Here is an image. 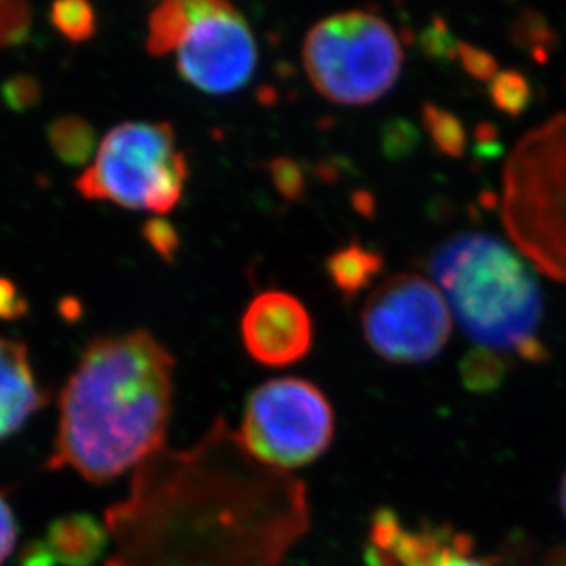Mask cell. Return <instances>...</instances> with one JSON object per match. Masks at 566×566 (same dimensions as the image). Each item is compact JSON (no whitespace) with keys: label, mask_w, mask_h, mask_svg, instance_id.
<instances>
[{"label":"cell","mask_w":566,"mask_h":566,"mask_svg":"<svg viewBox=\"0 0 566 566\" xmlns=\"http://www.w3.org/2000/svg\"><path fill=\"white\" fill-rule=\"evenodd\" d=\"M105 566H279L311 528L305 482L248 453L217 418L197 442L164 448L107 507Z\"/></svg>","instance_id":"6da1fadb"},{"label":"cell","mask_w":566,"mask_h":566,"mask_svg":"<svg viewBox=\"0 0 566 566\" xmlns=\"http://www.w3.org/2000/svg\"><path fill=\"white\" fill-rule=\"evenodd\" d=\"M175 359L145 331L97 337L60 396L46 470L108 484L166 448Z\"/></svg>","instance_id":"7a4b0ae2"},{"label":"cell","mask_w":566,"mask_h":566,"mask_svg":"<svg viewBox=\"0 0 566 566\" xmlns=\"http://www.w3.org/2000/svg\"><path fill=\"white\" fill-rule=\"evenodd\" d=\"M429 270L462 331L490 353L541 361V290L515 253L493 237L465 233L434 252Z\"/></svg>","instance_id":"3957f363"},{"label":"cell","mask_w":566,"mask_h":566,"mask_svg":"<svg viewBox=\"0 0 566 566\" xmlns=\"http://www.w3.org/2000/svg\"><path fill=\"white\" fill-rule=\"evenodd\" d=\"M188 177L171 125L127 122L108 130L75 189L86 200L161 217L177 208Z\"/></svg>","instance_id":"277c9868"},{"label":"cell","mask_w":566,"mask_h":566,"mask_svg":"<svg viewBox=\"0 0 566 566\" xmlns=\"http://www.w3.org/2000/svg\"><path fill=\"white\" fill-rule=\"evenodd\" d=\"M401 63L395 30L367 11L326 17L303 46V64L315 91L339 105L378 102L400 77Z\"/></svg>","instance_id":"5b68a950"},{"label":"cell","mask_w":566,"mask_h":566,"mask_svg":"<svg viewBox=\"0 0 566 566\" xmlns=\"http://www.w3.org/2000/svg\"><path fill=\"white\" fill-rule=\"evenodd\" d=\"M242 446L272 470L290 471L319 459L334 439V411L323 390L300 378L270 379L248 398Z\"/></svg>","instance_id":"8992f818"},{"label":"cell","mask_w":566,"mask_h":566,"mask_svg":"<svg viewBox=\"0 0 566 566\" xmlns=\"http://www.w3.org/2000/svg\"><path fill=\"white\" fill-rule=\"evenodd\" d=\"M364 332L370 348L387 361L422 364L448 343V301L428 279L401 273L379 284L370 295L364 311Z\"/></svg>","instance_id":"52a82bcc"},{"label":"cell","mask_w":566,"mask_h":566,"mask_svg":"<svg viewBox=\"0 0 566 566\" xmlns=\"http://www.w3.org/2000/svg\"><path fill=\"white\" fill-rule=\"evenodd\" d=\"M255 64V38L241 11L224 0H192L177 49L178 74L198 91L230 94L252 80Z\"/></svg>","instance_id":"ba28073f"},{"label":"cell","mask_w":566,"mask_h":566,"mask_svg":"<svg viewBox=\"0 0 566 566\" xmlns=\"http://www.w3.org/2000/svg\"><path fill=\"white\" fill-rule=\"evenodd\" d=\"M367 566H493L475 554L470 535L449 526H411L390 510L370 521Z\"/></svg>","instance_id":"9c48e42d"},{"label":"cell","mask_w":566,"mask_h":566,"mask_svg":"<svg viewBox=\"0 0 566 566\" xmlns=\"http://www.w3.org/2000/svg\"><path fill=\"white\" fill-rule=\"evenodd\" d=\"M242 342L248 354L266 367H286L305 358L312 347L311 315L294 295L264 292L242 315Z\"/></svg>","instance_id":"30bf717a"},{"label":"cell","mask_w":566,"mask_h":566,"mask_svg":"<svg viewBox=\"0 0 566 566\" xmlns=\"http://www.w3.org/2000/svg\"><path fill=\"white\" fill-rule=\"evenodd\" d=\"M46 400L27 345L0 337V442L13 437Z\"/></svg>","instance_id":"8fae6325"},{"label":"cell","mask_w":566,"mask_h":566,"mask_svg":"<svg viewBox=\"0 0 566 566\" xmlns=\"http://www.w3.org/2000/svg\"><path fill=\"white\" fill-rule=\"evenodd\" d=\"M41 545L55 566H92L108 551L111 535L96 517L72 513L50 524Z\"/></svg>","instance_id":"7c38bea8"},{"label":"cell","mask_w":566,"mask_h":566,"mask_svg":"<svg viewBox=\"0 0 566 566\" xmlns=\"http://www.w3.org/2000/svg\"><path fill=\"white\" fill-rule=\"evenodd\" d=\"M326 272L336 289L347 297H354L369 286L381 272V256L358 244L337 250L326 261Z\"/></svg>","instance_id":"4fadbf2b"},{"label":"cell","mask_w":566,"mask_h":566,"mask_svg":"<svg viewBox=\"0 0 566 566\" xmlns=\"http://www.w3.org/2000/svg\"><path fill=\"white\" fill-rule=\"evenodd\" d=\"M191 17L192 0H169L158 6L147 21V52L155 57L177 52Z\"/></svg>","instance_id":"5bb4252c"},{"label":"cell","mask_w":566,"mask_h":566,"mask_svg":"<svg viewBox=\"0 0 566 566\" xmlns=\"http://www.w3.org/2000/svg\"><path fill=\"white\" fill-rule=\"evenodd\" d=\"M49 139L55 155L69 166H85L94 160L96 134L81 116H61L50 125Z\"/></svg>","instance_id":"9a60e30c"},{"label":"cell","mask_w":566,"mask_h":566,"mask_svg":"<svg viewBox=\"0 0 566 566\" xmlns=\"http://www.w3.org/2000/svg\"><path fill=\"white\" fill-rule=\"evenodd\" d=\"M50 21L72 43H85L96 32V13L83 0L55 2L50 11Z\"/></svg>","instance_id":"2e32d148"},{"label":"cell","mask_w":566,"mask_h":566,"mask_svg":"<svg viewBox=\"0 0 566 566\" xmlns=\"http://www.w3.org/2000/svg\"><path fill=\"white\" fill-rule=\"evenodd\" d=\"M423 124L428 127L429 136L442 153L449 156H460L465 147L464 127L453 114L426 105L423 108Z\"/></svg>","instance_id":"e0dca14e"},{"label":"cell","mask_w":566,"mask_h":566,"mask_svg":"<svg viewBox=\"0 0 566 566\" xmlns=\"http://www.w3.org/2000/svg\"><path fill=\"white\" fill-rule=\"evenodd\" d=\"M504 367L506 365L497 354L481 348L464 359L462 376L471 390L495 389L499 381L503 379Z\"/></svg>","instance_id":"ac0fdd59"},{"label":"cell","mask_w":566,"mask_h":566,"mask_svg":"<svg viewBox=\"0 0 566 566\" xmlns=\"http://www.w3.org/2000/svg\"><path fill=\"white\" fill-rule=\"evenodd\" d=\"M32 28V8L21 0H0V49L27 41Z\"/></svg>","instance_id":"d6986e66"},{"label":"cell","mask_w":566,"mask_h":566,"mask_svg":"<svg viewBox=\"0 0 566 566\" xmlns=\"http://www.w3.org/2000/svg\"><path fill=\"white\" fill-rule=\"evenodd\" d=\"M492 99L506 114L523 113L530 99L528 83L517 72H501L492 80Z\"/></svg>","instance_id":"ffe728a7"},{"label":"cell","mask_w":566,"mask_h":566,"mask_svg":"<svg viewBox=\"0 0 566 566\" xmlns=\"http://www.w3.org/2000/svg\"><path fill=\"white\" fill-rule=\"evenodd\" d=\"M142 235H144L145 242L167 262H172L180 250V237H178L175 226L161 217L147 220L142 228Z\"/></svg>","instance_id":"44dd1931"},{"label":"cell","mask_w":566,"mask_h":566,"mask_svg":"<svg viewBox=\"0 0 566 566\" xmlns=\"http://www.w3.org/2000/svg\"><path fill=\"white\" fill-rule=\"evenodd\" d=\"M270 177L273 186L284 198L301 200L305 192V172L300 164L290 158H277L270 164Z\"/></svg>","instance_id":"7402d4cb"},{"label":"cell","mask_w":566,"mask_h":566,"mask_svg":"<svg viewBox=\"0 0 566 566\" xmlns=\"http://www.w3.org/2000/svg\"><path fill=\"white\" fill-rule=\"evenodd\" d=\"M2 97L13 111H28L32 108L41 97V86L30 75H15L6 81L2 86Z\"/></svg>","instance_id":"603a6c76"},{"label":"cell","mask_w":566,"mask_h":566,"mask_svg":"<svg viewBox=\"0 0 566 566\" xmlns=\"http://www.w3.org/2000/svg\"><path fill=\"white\" fill-rule=\"evenodd\" d=\"M19 539V524L15 513L4 495H0V566L10 559Z\"/></svg>","instance_id":"cb8c5ba5"},{"label":"cell","mask_w":566,"mask_h":566,"mask_svg":"<svg viewBox=\"0 0 566 566\" xmlns=\"http://www.w3.org/2000/svg\"><path fill=\"white\" fill-rule=\"evenodd\" d=\"M460 61L464 64L465 70L475 77L481 80H493L497 75V63L493 60L492 55H488L482 50L473 49L468 44H460L459 46Z\"/></svg>","instance_id":"d4e9b609"},{"label":"cell","mask_w":566,"mask_h":566,"mask_svg":"<svg viewBox=\"0 0 566 566\" xmlns=\"http://www.w3.org/2000/svg\"><path fill=\"white\" fill-rule=\"evenodd\" d=\"M28 312V303L10 279L0 277V319L15 321Z\"/></svg>","instance_id":"484cf974"},{"label":"cell","mask_w":566,"mask_h":566,"mask_svg":"<svg viewBox=\"0 0 566 566\" xmlns=\"http://www.w3.org/2000/svg\"><path fill=\"white\" fill-rule=\"evenodd\" d=\"M559 504H562V510L566 517V473L563 476L562 490H559Z\"/></svg>","instance_id":"4316f807"}]
</instances>
